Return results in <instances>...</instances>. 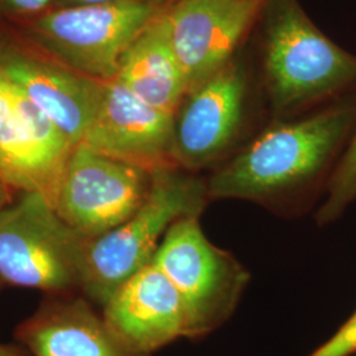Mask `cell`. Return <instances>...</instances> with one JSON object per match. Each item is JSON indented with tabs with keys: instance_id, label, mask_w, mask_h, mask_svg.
Instances as JSON below:
<instances>
[{
	"instance_id": "1",
	"label": "cell",
	"mask_w": 356,
	"mask_h": 356,
	"mask_svg": "<svg viewBox=\"0 0 356 356\" xmlns=\"http://www.w3.org/2000/svg\"><path fill=\"white\" fill-rule=\"evenodd\" d=\"M356 124L344 103L275 126L206 181L210 200L267 201L318 178Z\"/></svg>"
},
{
	"instance_id": "2",
	"label": "cell",
	"mask_w": 356,
	"mask_h": 356,
	"mask_svg": "<svg viewBox=\"0 0 356 356\" xmlns=\"http://www.w3.org/2000/svg\"><path fill=\"white\" fill-rule=\"evenodd\" d=\"M210 201L207 184L181 168L152 173L151 189L124 223L86 247L82 291L104 305L128 279L152 263L166 231L185 216H201Z\"/></svg>"
},
{
	"instance_id": "3",
	"label": "cell",
	"mask_w": 356,
	"mask_h": 356,
	"mask_svg": "<svg viewBox=\"0 0 356 356\" xmlns=\"http://www.w3.org/2000/svg\"><path fill=\"white\" fill-rule=\"evenodd\" d=\"M263 65L277 114L317 102L356 81V57L326 38L297 0H268Z\"/></svg>"
},
{
	"instance_id": "4",
	"label": "cell",
	"mask_w": 356,
	"mask_h": 356,
	"mask_svg": "<svg viewBox=\"0 0 356 356\" xmlns=\"http://www.w3.org/2000/svg\"><path fill=\"white\" fill-rule=\"evenodd\" d=\"M88 242L47 197L20 193L0 210V280L51 293L82 289Z\"/></svg>"
},
{
	"instance_id": "5",
	"label": "cell",
	"mask_w": 356,
	"mask_h": 356,
	"mask_svg": "<svg viewBox=\"0 0 356 356\" xmlns=\"http://www.w3.org/2000/svg\"><path fill=\"white\" fill-rule=\"evenodd\" d=\"M169 0H122L65 7L40 16L31 35L69 69L102 82L116 78L119 61L141 31L165 11Z\"/></svg>"
},
{
	"instance_id": "6",
	"label": "cell",
	"mask_w": 356,
	"mask_h": 356,
	"mask_svg": "<svg viewBox=\"0 0 356 356\" xmlns=\"http://www.w3.org/2000/svg\"><path fill=\"white\" fill-rule=\"evenodd\" d=\"M200 218L185 216L175 222L152 260L184 301L191 338L229 318L250 281V273L232 254L209 241Z\"/></svg>"
},
{
	"instance_id": "7",
	"label": "cell",
	"mask_w": 356,
	"mask_h": 356,
	"mask_svg": "<svg viewBox=\"0 0 356 356\" xmlns=\"http://www.w3.org/2000/svg\"><path fill=\"white\" fill-rule=\"evenodd\" d=\"M151 184L152 173L81 143L65 164L53 206L67 226L91 241L124 223L145 201Z\"/></svg>"
},
{
	"instance_id": "8",
	"label": "cell",
	"mask_w": 356,
	"mask_h": 356,
	"mask_svg": "<svg viewBox=\"0 0 356 356\" xmlns=\"http://www.w3.org/2000/svg\"><path fill=\"white\" fill-rule=\"evenodd\" d=\"M74 147L51 119L0 72V179L15 193L51 204Z\"/></svg>"
},
{
	"instance_id": "9",
	"label": "cell",
	"mask_w": 356,
	"mask_h": 356,
	"mask_svg": "<svg viewBox=\"0 0 356 356\" xmlns=\"http://www.w3.org/2000/svg\"><path fill=\"white\" fill-rule=\"evenodd\" d=\"M268 0H173L163 13L189 91L234 60Z\"/></svg>"
},
{
	"instance_id": "10",
	"label": "cell",
	"mask_w": 356,
	"mask_h": 356,
	"mask_svg": "<svg viewBox=\"0 0 356 356\" xmlns=\"http://www.w3.org/2000/svg\"><path fill=\"white\" fill-rule=\"evenodd\" d=\"M248 81L242 64L225 65L189 91L175 113V154L181 169L211 165L242 128Z\"/></svg>"
},
{
	"instance_id": "11",
	"label": "cell",
	"mask_w": 356,
	"mask_h": 356,
	"mask_svg": "<svg viewBox=\"0 0 356 356\" xmlns=\"http://www.w3.org/2000/svg\"><path fill=\"white\" fill-rule=\"evenodd\" d=\"M82 144L148 173L179 168L175 115L143 102L118 79L106 82L99 110Z\"/></svg>"
},
{
	"instance_id": "12",
	"label": "cell",
	"mask_w": 356,
	"mask_h": 356,
	"mask_svg": "<svg viewBox=\"0 0 356 356\" xmlns=\"http://www.w3.org/2000/svg\"><path fill=\"white\" fill-rule=\"evenodd\" d=\"M108 327L132 350L151 355L178 338H191L184 301L153 263L128 279L103 305Z\"/></svg>"
},
{
	"instance_id": "13",
	"label": "cell",
	"mask_w": 356,
	"mask_h": 356,
	"mask_svg": "<svg viewBox=\"0 0 356 356\" xmlns=\"http://www.w3.org/2000/svg\"><path fill=\"white\" fill-rule=\"evenodd\" d=\"M0 72L60 128L72 147L83 141L106 82L10 49L0 51Z\"/></svg>"
},
{
	"instance_id": "14",
	"label": "cell",
	"mask_w": 356,
	"mask_h": 356,
	"mask_svg": "<svg viewBox=\"0 0 356 356\" xmlns=\"http://www.w3.org/2000/svg\"><path fill=\"white\" fill-rule=\"evenodd\" d=\"M31 356H149L128 347L83 300H54L16 329Z\"/></svg>"
},
{
	"instance_id": "15",
	"label": "cell",
	"mask_w": 356,
	"mask_h": 356,
	"mask_svg": "<svg viewBox=\"0 0 356 356\" xmlns=\"http://www.w3.org/2000/svg\"><path fill=\"white\" fill-rule=\"evenodd\" d=\"M115 79L154 108L173 115L177 111L189 83L169 41L163 13L128 45Z\"/></svg>"
},
{
	"instance_id": "16",
	"label": "cell",
	"mask_w": 356,
	"mask_h": 356,
	"mask_svg": "<svg viewBox=\"0 0 356 356\" xmlns=\"http://www.w3.org/2000/svg\"><path fill=\"white\" fill-rule=\"evenodd\" d=\"M356 202V131L346 152L335 166L327 185V195L317 211L319 225L337 220Z\"/></svg>"
},
{
	"instance_id": "17",
	"label": "cell",
	"mask_w": 356,
	"mask_h": 356,
	"mask_svg": "<svg viewBox=\"0 0 356 356\" xmlns=\"http://www.w3.org/2000/svg\"><path fill=\"white\" fill-rule=\"evenodd\" d=\"M356 353V312L310 356H351Z\"/></svg>"
},
{
	"instance_id": "18",
	"label": "cell",
	"mask_w": 356,
	"mask_h": 356,
	"mask_svg": "<svg viewBox=\"0 0 356 356\" xmlns=\"http://www.w3.org/2000/svg\"><path fill=\"white\" fill-rule=\"evenodd\" d=\"M10 13L29 15L44 11L53 0H0ZM56 1V0H54Z\"/></svg>"
},
{
	"instance_id": "19",
	"label": "cell",
	"mask_w": 356,
	"mask_h": 356,
	"mask_svg": "<svg viewBox=\"0 0 356 356\" xmlns=\"http://www.w3.org/2000/svg\"><path fill=\"white\" fill-rule=\"evenodd\" d=\"M122 0H56L58 8L65 7H86V6H103V4H113Z\"/></svg>"
},
{
	"instance_id": "20",
	"label": "cell",
	"mask_w": 356,
	"mask_h": 356,
	"mask_svg": "<svg viewBox=\"0 0 356 356\" xmlns=\"http://www.w3.org/2000/svg\"><path fill=\"white\" fill-rule=\"evenodd\" d=\"M15 200V191H11L1 179H0V210L11 204Z\"/></svg>"
},
{
	"instance_id": "21",
	"label": "cell",
	"mask_w": 356,
	"mask_h": 356,
	"mask_svg": "<svg viewBox=\"0 0 356 356\" xmlns=\"http://www.w3.org/2000/svg\"><path fill=\"white\" fill-rule=\"evenodd\" d=\"M0 356H31L23 348L13 344L0 343Z\"/></svg>"
},
{
	"instance_id": "22",
	"label": "cell",
	"mask_w": 356,
	"mask_h": 356,
	"mask_svg": "<svg viewBox=\"0 0 356 356\" xmlns=\"http://www.w3.org/2000/svg\"><path fill=\"white\" fill-rule=\"evenodd\" d=\"M169 1H173V0H169Z\"/></svg>"
}]
</instances>
